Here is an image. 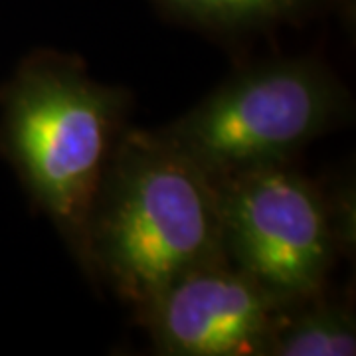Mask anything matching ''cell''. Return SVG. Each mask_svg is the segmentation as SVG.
<instances>
[{
    "label": "cell",
    "mask_w": 356,
    "mask_h": 356,
    "mask_svg": "<svg viewBox=\"0 0 356 356\" xmlns=\"http://www.w3.org/2000/svg\"><path fill=\"white\" fill-rule=\"evenodd\" d=\"M228 259L281 303L317 295L339 234L317 186L285 165L218 180Z\"/></svg>",
    "instance_id": "cell-4"
},
{
    "label": "cell",
    "mask_w": 356,
    "mask_h": 356,
    "mask_svg": "<svg viewBox=\"0 0 356 356\" xmlns=\"http://www.w3.org/2000/svg\"><path fill=\"white\" fill-rule=\"evenodd\" d=\"M356 353L353 313L344 307L318 305L293 317L283 313L269 355L343 356Z\"/></svg>",
    "instance_id": "cell-7"
},
{
    "label": "cell",
    "mask_w": 356,
    "mask_h": 356,
    "mask_svg": "<svg viewBox=\"0 0 356 356\" xmlns=\"http://www.w3.org/2000/svg\"><path fill=\"white\" fill-rule=\"evenodd\" d=\"M283 307L220 257L178 275L139 311L163 355L243 356L269 355Z\"/></svg>",
    "instance_id": "cell-5"
},
{
    "label": "cell",
    "mask_w": 356,
    "mask_h": 356,
    "mask_svg": "<svg viewBox=\"0 0 356 356\" xmlns=\"http://www.w3.org/2000/svg\"><path fill=\"white\" fill-rule=\"evenodd\" d=\"M127 99L93 81L81 60L51 50L30 54L0 89V153L79 257Z\"/></svg>",
    "instance_id": "cell-2"
},
{
    "label": "cell",
    "mask_w": 356,
    "mask_h": 356,
    "mask_svg": "<svg viewBox=\"0 0 356 356\" xmlns=\"http://www.w3.org/2000/svg\"><path fill=\"white\" fill-rule=\"evenodd\" d=\"M228 257L220 184L161 131H123L81 259L140 307L192 267Z\"/></svg>",
    "instance_id": "cell-1"
},
{
    "label": "cell",
    "mask_w": 356,
    "mask_h": 356,
    "mask_svg": "<svg viewBox=\"0 0 356 356\" xmlns=\"http://www.w3.org/2000/svg\"><path fill=\"white\" fill-rule=\"evenodd\" d=\"M159 8L210 30H252L299 20L325 0H154Z\"/></svg>",
    "instance_id": "cell-6"
},
{
    "label": "cell",
    "mask_w": 356,
    "mask_h": 356,
    "mask_svg": "<svg viewBox=\"0 0 356 356\" xmlns=\"http://www.w3.org/2000/svg\"><path fill=\"white\" fill-rule=\"evenodd\" d=\"M346 93L315 62L245 70L161 133L216 180L285 165L343 117Z\"/></svg>",
    "instance_id": "cell-3"
}]
</instances>
